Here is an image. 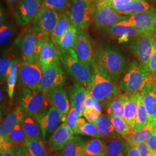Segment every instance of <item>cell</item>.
Segmentation results:
<instances>
[{"label": "cell", "instance_id": "cell-1", "mask_svg": "<svg viewBox=\"0 0 156 156\" xmlns=\"http://www.w3.org/2000/svg\"><path fill=\"white\" fill-rule=\"evenodd\" d=\"M95 66L112 80L117 83L127 67L126 56L117 48L103 44L95 52Z\"/></svg>", "mask_w": 156, "mask_h": 156}, {"label": "cell", "instance_id": "cell-2", "mask_svg": "<svg viewBox=\"0 0 156 156\" xmlns=\"http://www.w3.org/2000/svg\"><path fill=\"white\" fill-rule=\"evenodd\" d=\"M154 78L156 76L151 73L147 66L138 61H133L125 69L119 88L124 93L136 94L140 92L146 84Z\"/></svg>", "mask_w": 156, "mask_h": 156}, {"label": "cell", "instance_id": "cell-3", "mask_svg": "<svg viewBox=\"0 0 156 156\" xmlns=\"http://www.w3.org/2000/svg\"><path fill=\"white\" fill-rule=\"evenodd\" d=\"M87 90L99 102L111 100L118 96L120 91L116 83L95 66L92 70L91 78Z\"/></svg>", "mask_w": 156, "mask_h": 156}, {"label": "cell", "instance_id": "cell-4", "mask_svg": "<svg viewBox=\"0 0 156 156\" xmlns=\"http://www.w3.org/2000/svg\"><path fill=\"white\" fill-rule=\"evenodd\" d=\"M60 52V60L67 73L77 83L87 89L91 78L92 70L79 58L73 49Z\"/></svg>", "mask_w": 156, "mask_h": 156}, {"label": "cell", "instance_id": "cell-5", "mask_svg": "<svg viewBox=\"0 0 156 156\" xmlns=\"http://www.w3.org/2000/svg\"><path fill=\"white\" fill-rule=\"evenodd\" d=\"M48 101L46 91L26 88L21 93L19 106L22 109L24 117L36 116L47 110Z\"/></svg>", "mask_w": 156, "mask_h": 156}, {"label": "cell", "instance_id": "cell-6", "mask_svg": "<svg viewBox=\"0 0 156 156\" xmlns=\"http://www.w3.org/2000/svg\"><path fill=\"white\" fill-rule=\"evenodd\" d=\"M67 16L73 26L86 30L89 27L93 16L91 0H71L66 9Z\"/></svg>", "mask_w": 156, "mask_h": 156}, {"label": "cell", "instance_id": "cell-7", "mask_svg": "<svg viewBox=\"0 0 156 156\" xmlns=\"http://www.w3.org/2000/svg\"><path fill=\"white\" fill-rule=\"evenodd\" d=\"M93 5V23L95 28L107 29L124 20L128 15L115 11L102 0H91Z\"/></svg>", "mask_w": 156, "mask_h": 156}, {"label": "cell", "instance_id": "cell-8", "mask_svg": "<svg viewBox=\"0 0 156 156\" xmlns=\"http://www.w3.org/2000/svg\"><path fill=\"white\" fill-rule=\"evenodd\" d=\"M43 69L39 62H29L22 57L19 67L20 82L26 88L36 90L41 83Z\"/></svg>", "mask_w": 156, "mask_h": 156}, {"label": "cell", "instance_id": "cell-9", "mask_svg": "<svg viewBox=\"0 0 156 156\" xmlns=\"http://www.w3.org/2000/svg\"><path fill=\"white\" fill-rule=\"evenodd\" d=\"M131 39L129 49L138 62L148 66L154 52L155 37L151 35H143Z\"/></svg>", "mask_w": 156, "mask_h": 156}, {"label": "cell", "instance_id": "cell-10", "mask_svg": "<svg viewBox=\"0 0 156 156\" xmlns=\"http://www.w3.org/2000/svg\"><path fill=\"white\" fill-rule=\"evenodd\" d=\"M60 15L61 14L58 12L41 8L33 20L31 30L38 33L50 36L56 27Z\"/></svg>", "mask_w": 156, "mask_h": 156}, {"label": "cell", "instance_id": "cell-11", "mask_svg": "<svg viewBox=\"0 0 156 156\" xmlns=\"http://www.w3.org/2000/svg\"><path fill=\"white\" fill-rule=\"evenodd\" d=\"M47 36L30 30L23 39L21 48L23 58L27 62H39L42 44Z\"/></svg>", "mask_w": 156, "mask_h": 156}, {"label": "cell", "instance_id": "cell-12", "mask_svg": "<svg viewBox=\"0 0 156 156\" xmlns=\"http://www.w3.org/2000/svg\"><path fill=\"white\" fill-rule=\"evenodd\" d=\"M73 50L79 58L93 70L95 66V53L92 41L86 30H78V37Z\"/></svg>", "mask_w": 156, "mask_h": 156}, {"label": "cell", "instance_id": "cell-13", "mask_svg": "<svg viewBox=\"0 0 156 156\" xmlns=\"http://www.w3.org/2000/svg\"><path fill=\"white\" fill-rule=\"evenodd\" d=\"M66 80V75L60 64H54L44 69L41 82L37 89L48 92L55 88L63 87Z\"/></svg>", "mask_w": 156, "mask_h": 156}, {"label": "cell", "instance_id": "cell-14", "mask_svg": "<svg viewBox=\"0 0 156 156\" xmlns=\"http://www.w3.org/2000/svg\"><path fill=\"white\" fill-rule=\"evenodd\" d=\"M41 0H20L15 8L17 24L24 27L32 22L41 8Z\"/></svg>", "mask_w": 156, "mask_h": 156}, {"label": "cell", "instance_id": "cell-15", "mask_svg": "<svg viewBox=\"0 0 156 156\" xmlns=\"http://www.w3.org/2000/svg\"><path fill=\"white\" fill-rule=\"evenodd\" d=\"M126 20L144 35H153L156 33V10L133 13Z\"/></svg>", "mask_w": 156, "mask_h": 156}, {"label": "cell", "instance_id": "cell-16", "mask_svg": "<svg viewBox=\"0 0 156 156\" xmlns=\"http://www.w3.org/2000/svg\"><path fill=\"white\" fill-rule=\"evenodd\" d=\"M62 114L54 106H50L46 111L36 116L41 124L44 140L46 143H48V138L50 135L58 127L61 122Z\"/></svg>", "mask_w": 156, "mask_h": 156}, {"label": "cell", "instance_id": "cell-17", "mask_svg": "<svg viewBox=\"0 0 156 156\" xmlns=\"http://www.w3.org/2000/svg\"><path fill=\"white\" fill-rule=\"evenodd\" d=\"M140 93L148 115V124L156 127V78L146 84Z\"/></svg>", "mask_w": 156, "mask_h": 156}, {"label": "cell", "instance_id": "cell-18", "mask_svg": "<svg viewBox=\"0 0 156 156\" xmlns=\"http://www.w3.org/2000/svg\"><path fill=\"white\" fill-rule=\"evenodd\" d=\"M60 52L57 46L48 38L42 42L39 53V63L43 71L54 64H60Z\"/></svg>", "mask_w": 156, "mask_h": 156}, {"label": "cell", "instance_id": "cell-19", "mask_svg": "<svg viewBox=\"0 0 156 156\" xmlns=\"http://www.w3.org/2000/svg\"><path fill=\"white\" fill-rule=\"evenodd\" d=\"M74 133L67 123H62L58 126L48 140V144L52 151L63 149L67 143L73 136Z\"/></svg>", "mask_w": 156, "mask_h": 156}, {"label": "cell", "instance_id": "cell-20", "mask_svg": "<svg viewBox=\"0 0 156 156\" xmlns=\"http://www.w3.org/2000/svg\"><path fill=\"white\" fill-rule=\"evenodd\" d=\"M106 30L113 36L119 37V39H122L123 41L144 35L126 20L117 23Z\"/></svg>", "mask_w": 156, "mask_h": 156}, {"label": "cell", "instance_id": "cell-21", "mask_svg": "<svg viewBox=\"0 0 156 156\" xmlns=\"http://www.w3.org/2000/svg\"><path fill=\"white\" fill-rule=\"evenodd\" d=\"M119 97L123 104L124 119L131 126L134 130L135 127L138 109L135 94L124 93L123 94L119 95Z\"/></svg>", "mask_w": 156, "mask_h": 156}, {"label": "cell", "instance_id": "cell-22", "mask_svg": "<svg viewBox=\"0 0 156 156\" xmlns=\"http://www.w3.org/2000/svg\"><path fill=\"white\" fill-rule=\"evenodd\" d=\"M46 93L53 106L56 108L62 114H68L69 113L71 105L67 93L63 87L55 88Z\"/></svg>", "mask_w": 156, "mask_h": 156}, {"label": "cell", "instance_id": "cell-23", "mask_svg": "<svg viewBox=\"0 0 156 156\" xmlns=\"http://www.w3.org/2000/svg\"><path fill=\"white\" fill-rule=\"evenodd\" d=\"M86 93L87 89L77 82L71 86L68 89L71 105L79 112L80 117L83 114Z\"/></svg>", "mask_w": 156, "mask_h": 156}, {"label": "cell", "instance_id": "cell-24", "mask_svg": "<svg viewBox=\"0 0 156 156\" xmlns=\"http://www.w3.org/2000/svg\"><path fill=\"white\" fill-rule=\"evenodd\" d=\"M105 140L107 156H127L131 146L123 138L112 137Z\"/></svg>", "mask_w": 156, "mask_h": 156}, {"label": "cell", "instance_id": "cell-25", "mask_svg": "<svg viewBox=\"0 0 156 156\" xmlns=\"http://www.w3.org/2000/svg\"><path fill=\"white\" fill-rule=\"evenodd\" d=\"M24 118V113L19 106L13 112L9 114L1 124L0 137L5 138L19 123H22Z\"/></svg>", "mask_w": 156, "mask_h": 156}, {"label": "cell", "instance_id": "cell-26", "mask_svg": "<svg viewBox=\"0 0 156 156\" xmlns=\"http://www.w3.org/2000/svg\"><path fill=\"white\" fill-rule=\"evenodd\" d=\"M22 124L28 138L40 142H42L44 140L41 124L35 116L24 117Z\"/></svg>", "mask_w": 156, "mask_h": 156}, {"label": "cell", "instance_id": "cell-27", "mask_svg": "<svg viewBox=\"0 0 156 156\" xmlns=\"http://www.w3.org/2000/svg\"><path fill=\"white\" fill-rule=\"evenodd\" d=\"M155 128L151 124H148L139 131H133L123 138L130 146H136L140 143L147 142Z\"/></svg>", "mask_w": 156, "mask_h": 156}, {"label": "cell", "instance_id": "cell-28", "mask_svg": "<svg viewBox=\"0 0 156 156\" xmlns=\"http://www.w3.org/2000/svg\"><path fill=\"white\" fill-rule=\"evenodd\" d=\"M107 156L106 145L101 138H95L86 142L82 156Z\"/></svg>", "mask_w": 156, "mask_h": 156}, {"label": "cell", "instance_id": "cell-29", "mask_svg": "<svg viewBox=\"0 0 156 156\" xmlns=\"http://www.w3.org/2000/svg\"><path fill=\"white\" fill-rule=\"evenodd\" d=\"M95 125L98 128L101 138L105 139L108 138L122 136L117 133L109 118L102 114L101 115Z\"/></svg>", "mask_w": 156, "mask_h": 156}, {"label": "cell", "instance_id": "cell-30", "mask_svg": "<svg viewBox=\"0 0 156 156\" xmlns=\"http://www.w3.org/2000/svg\"><path fill=\"white\" fill-rule=\"evenodd\" d=\"M86 140L80 136H73L63 149L62 156H82Z\"/></svg>", "mask_w": 156, "mask_h": 156}, {"label": "cell", "instance_id": "cell-31", "mask_svg": "<svg viewBox=\"0 0 156 156\" xmlns=\"http://www.w3.org/2000/svg\"><path fill=\"white\" fill-rule=\"evenodd\" d=\"M78 29L71 24L67 31L62 35L57 48L60 51H64L74 48L77 37Z\"/></svg>", "mask_w": 156, "mask_h": 156}, {"label": "cell", "instance_id": "cell-32", "mask_svg": "<svg viewBox=\"0 0 156 156\" xmlns=\"http://www.w3.org/2000/svg\"><path fill=\"white\" fill-rule=\"evenodd\" d=\"M136 100L138 105L137 114L136 117V123L134 131L136 132L141 130L149 123V117L146 111L142 98L140 93L135 94Z\"/></svg>", "mask_w": 156, "mask_h": 156}, {"label": "cell", "instance_id": "cell-33", "mask_svg": "<svg viewBox=\"0 0 156 156\" xmlns=\"http://www.w3.org/2000/svg\"><path fill=\"white\" fill-rule=\"evenodd\" d=\"M71 23L66 13H62L56 27L50 34V38L53 42L58 46L62 36L65 34L70 26Z\"/></svg>", "mask_w": 156, "mask_h": 156}, {"label": "cell", "instance_id": "cell-34", "mask_svg": "<svg viewBox=\"0 0 156 156\" xmlns=\"http://www.w3.org/2000/svg\"><path fill=\"white\" fill-rule=\"evenodd\" d=\"M156 9L150 5L146 0H134L119 13L120 14L129 15L140 12L154 11Z\"/></svg>", "mask_w": 156, "mask_h": 156}, {"label": "cell", "instance_id": "cell-35", "mask_svg": "<svg viewBox=\"0 0 156 156\" xmlns=\"http://www.w3.org/2000/svg\"><path fill=\"white\" fill-rule=\"evenodd\" d=\"M24 146L30 156H50L42 142L28 138Z\"/></svg>", "mask_w": 156, "mask_h": 156}, {"label": "cell", "instance_id": "cell-36", "mask_svg": "<svg viewBox=\"0 0 156 156\" xmlns=\"http://www.w3.org/2000/svg\"><path fill=\"white\" fill-rule=\"evenodd\" d=\"M20 60L19 58L15 57L12 64L11 70L7 80V91L11 100H12L15 85L16 83L17 74L19 72Z\"/></svg>", "mask_w": 156, "mask_h": 156}, {"label": "cell", "instance_id": "cell-37", "mask_svg": "<svg viewBox=\"0 0 156 156\" xmlns=\"http://www.w3.org/2000/svg\"><path fill=\"white\" fill-rule=\"evenodd\" d=\"M112 125L115 128L117 133L122 137L126 136L128 134L134 131L133 129L122 117H118L114 115H108Z\"/></svg>", "mask_w": 156, "mask_h": 156}, {"label": "cell", "instance_id": "cell-38", "mask_svg": "<svg viewBox=\"0 0 156 156\" xmlns=\"http://www.w3.org/2000/svg\"><path fill=\"white\" fill-rule=\"evenodd\" d=\"M9 53H4L0 59V79L1 83L8 80L11 70L12 64L14 58Z\"/></svg>", "mask_w": 156, "mask_h": 156}, {"label": "cell", "instance_id": "cell-39", "mask_svg": "<svg viewBox=\"0 0 156 156\" xmlns=\"http://www.w3.org/2000/svg\"><path fill=\"white\" fill-rule=\"evenodd\" d=\"M6 137L14 144L20 145H24L28 138L23 128L22 123L17 124Z\"/></svg>", "mask_w": 156, "mask_h": 156}, {"label": "cell", "instance_id": "cell-40", "mask_svg": "<svg viewBox=\"0 0 156 156\" xmlns=\"http://www.w3.org/2000/svg\"><path fill=\"white\" fill-rule=\"evenodd\" d=\"M71 0H43L42 8L49 9L51 10L62 12L66 11Z\"/></svg>", "mask_w": 156, "mask_h": 156}, {"label": "cell", "instance_id": "cell-41", "mask_svg": "<svg viewBox=\"0 0 156 156\" xmlns=\"http://www.w3.org/2000/svg\"><path fill=\"white\" fill-rule=\"evenodd\" d=\"M107 113L108 115H114L118 117L124 118V108L122 102L120 100L119 95L117 97H114L109 102L107 108Z\"/></svg>", "mask_w": 156, "mask_h": 156}, {"label": "cell", "instance_id": "cell-42", "mask_svg": "<svg viewBox=\"0 0 156 156\" xmlns=\"http://www.w3.org/2000/svg\"><path fill=\"white\" fill-rule=\"evenodd\" d=\"M0 26V44L1 46H4L10 41L13 35V30L11 25L7 23Z\"/></svg>", "mask_w": 156, "mask_h": 156}, {"label": "cell", "instance_id": "cell-43", "mask_svg": "<svg viewBox=\"0 0 156 156\" xmlns=\"http://www.w3.org/2000/svg\"><path fill=\"white\" fill-rule=\"evenodd\" d=\"M78 134L88 135L94 138H101L96 125L90 122H86L79 129Z\"/></svg>", "mask_w": 156, "mask_h": 156}, {"label": "cell", "instance_id": "cell-44", "mask_svg": "<svg viewBox=\"0 0 156 156\" xmlns=\"http://www.w3.org/2000/svg\"><path fill=\"white\" fill-rule=\"evenodd\" d=\"M80 117L79 113L75 108L73 107H71L70 111L68 113L67 115V125L69 127L73 129L74 134L76 133V129H77V123H78V119Z\"/></svg>", "mask_w": 156, "mask_h": 156}, {"label": "cell", "instance_id": "cell-45", "mask_svg": "<svg viewBox=\"0 0 156 156\" xmlns=\"http://www.w3.org/2000/svg\"><path fill=\"white\" fill-rule=\"evenodd\" d=\"M112 7L117 13L128 6L134 0H102Z\"/></svg>", "mask_w": 156, "mask_h": 156}, {"label": "cell", "instance_id": "cell-46", "mask_svg": "<svg viewBox=\"0 0 156 156\" xmlns=\"http://www.w3.org/2000/svg\"><path fill=\"white\" fill-rule=\"evenodd\" d=\"M101 115V113L95 109L93 108H84L83 114L84 117L90 122L95 124L98 121L99 117Z\"/></svg>", "mask_w": 156, "mask_h": 156}, {"label": "cell", "instance_id": "cell-47", "mask_svg": "<svg viewBox=\"0 0 156 156\" xmlns=\"http://www.w3.org/2000/svg\"><path fill=\"white\" fill-rule=\"evenodd\" d=\"M93 108L97 110L101 113L102 112V108L99 101L94 99L90 95L87 90L86 97V100L84 102V108Z\"/></svg>", "mask_w": 156, "mask_h": 156}, {"label": "cell", "instance_id": "cell-48", "mask_svg": "<svg viewBox=\"0 0 156 156\" xmlns=\"http://www.w3.org/2000/svg\"><path fill=\"white\" fill-rule=\"evenodd\" d=\"M155 46L154 52L153 54L152 57L151 58V61L149 62L147 67L150 71L151 73L154 76L156 75V33H155Z\"/></svg>", "mask_w": 156, "mask_h": 156}, {"label": "cell", "instance_id": "cell-49", "mask_svg": "<svg viewBox=\"0 0 156 156\" xmlns=\"http://www.w3.org/2000/svg\"><path fill=\"white\" fill-rule=\"evenodd\" d=\"M14 144L7 137H0V151L1 153L11 148Z\"/></svg>", "mask_w": 156, "mask_h": 156}, {"label": "cell", "instance_id": "cell-50", "mask_svg": "<svg viewBox=\"0 0 156 156\" xmlns=\"http://www.w3.org/2000/svg\"><path fill=\"white\" fill-rule=\"evenodd\" d=\"M140 151V156H150L151 151L147 142H142L136 145Z\"/></svg>", "mask_w": 156, "mask_h": 156}, {"label": "cell", "instance_id": "cell-51", "mask_svg": "<svg viewBox=\"0 0 156 156\" xmlns=\"http://www.w3.org/2000/svg\"><path fill=\"white\" fill-rule=\"evenodd\" d=\"M147 144L151 153H156V127L150 138L147 140Z\"/></svg>", "mask_w": 156, "mask_h": 156}, {"label": "cell", "instance_id": "cell-52", "mask_svg": "<svg viewBox=\"0 0 156 156\" xmlns=\"http://www.w3.org/2000/svg\"><path fill=\"white\" fill-rule=\"evenodd\" d=\"M21 145L15 144L11 148L1 153V156H17V151Z\"/></svg>", "mask_w": 156, "mask_h": 156}, {"label": "cell", "instance_id": "cell-53", "mask_svg": "<svg viewBox=\"0 0 156 156\" xmlns=\"http://www.w3.org/2000/svg\"><path fill=\"white\" fill-rule=\"evenodd\" d=\"M126 156H140V151L136 146H131Z\"/></svg>", "mask_w": 156, "mask_h": 156}, {"label": "cell", "instance_id": "cell-54", "mask_svg": "<svg viewBox=\"0 0 156 156\" xmlns=\"http://www.w3.org/2000/svg\"><path fill=\"white\" fill-rule=\"evenodd\" d=\"M17 156H30L28 151L24 145H21L17 151Z\"/></svg>", "mask_w": 156, "mask_h": 156}, {"label": "cell", "instance_id": "cell-55", "mask_svg": "<svg viewBox=\"0 0 156 156\" xmlns=\"http://www.w3.org/2000/svg\"><path fill=\"white\" fill-rule=\"evenodd\" d=\"M1 17H0V25L3 24L4 23H5V12L3 9V8H2V6L1 7Z\"/></svg>", "mask_w": 156, "mask_h": 156}, {"label": "cell", "instance_id": "cell-56", "mask_svg": "<svg viewBox=\"0 0 156 156\" xmlns=\"http://www.w3.org/2000/svg\"><path fill=\"white\" fill-rule=\"evenodd\" d=\"M6 1L9 5L10 6V7H13V6H16L20 0H6Z\"/></svg>", "mask_w": 156, "mask_h": 156}, {"label": "cell", "instance_id": "cell-57", "mask_svg": "<svg viewBox=\"0 0 156 156\" xmlns=\"http://www.w3.org/2000/svg\"><path fill=\"white\" fill-rule=\"evenodd\" d=\"M150 156H156V153H151Z\"/></svg>", "mask_w": 156, "mask_h": 156}, {"label": "cell", "instance_id": "cell-58", "mask_svg": "<svg viewBox=\"0 0 156 156\" xmlns=\"http://www.w3.org/2000/svg\"></svg>", "mask_w": 156, "mask_h": 156}]
</instances>
